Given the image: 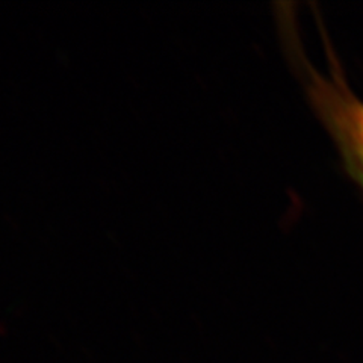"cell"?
<instances>
[{"instance_id": "6da1fadb", "label": "cell", "mask_w": 363, "mask_h": 363, "mask_svg": "<svg viewBox=\"0 0 363 363\" xmlns=\"http://www.w3.org/2000/svg\"><path fill=\"white\" fill-rule=\"evenodd\" d=\"M328 56L327 76L303 61L306 89L318 117L332 135L347 173L363 192V100L350 89L330 48Z\"/></svg>"}]
</instances>
